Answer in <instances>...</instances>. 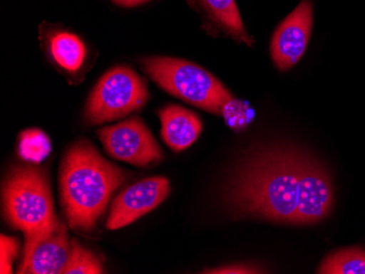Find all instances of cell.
<instances>
[{
  "mask_svg": "<svg viewBox=\"0 0 365 274\" xmlns=\"http://www.w3.org/2000/svg\"><path fill=\"white\" fill-rule=\"evenodd\" d=\"M4 202L8 221L26 235L24 263L38 239L57 220L52 190L45 172L34 167L12 169L4 187Z\"/></svg>",
  "mask_w": 365,
  "mask_h": 274,
  "instance_id": "3",
  "label": "cell"
},
{
  "mask_svg": "<svg viewBox=\"0 0 365 274\" xmlns=\"http://www.w3.org/2000/svg\"><path fill=\"white\" fill-rule=\"evenodd\" d=\"M115 5L120 6V7L133 8L138 7L150 1V0H112Z\"/></svg>",
  "mask_w": 365,
  "mask_h": 274,
  "instance_id": "19",
  "label": "cell"
},
{
  "mask_svg": "<svg viewBox=\"0 0 365 274\" xmlns=\"http://www.w3.org/2000/svg\"><path fill=\"white\" fill-rule=\"evenodd\" d=\"M49 52L55 63L69 73L79 70L87 55L85 44L79 36L67 31H58L51 36Z\"/></svg>",
  "mask_w": 365,
  "mask_h": 274,
  "instance_id": "12",
  "label": "cell"
},
{
  "mask_svg": "<svg viewBox=\"0 0 365 274\" xmlns=\"http://www.w3.org/2000/svg\"><path fill=\"white\" fill-rule=\"evenodd\" d=\"M317 273L365 274V251L354 247L330 253L322 263Z\"/></svg>",
  "mask_w": 365,
  "mask_h": 274,
  "instance_id": "13",
  "label": "cell"
},
{
  "mask_svg": "<svg viewBox=\"0 0 365 274\" xmlns=\"http://www.w3.org/2000/svg\"><path fill=\"white\" fill-rule=\"evenodd\" d=\"M18 243L11 237L1 236V273H11V263L16 255Z\"/></svg>",
  "mask_w": 365,
  "mask_h": 274,
  "instance_id": "17",
  "label": "cell"
},
{
  "mask_svg": "<svg viewBox=\"0 0 365 274\" xmlns=\"http://www.w3.org/2000/svg\"><path fill=\"white\" fill-rule=\"evenodd\" d=\"M143 78L126 66L108 70L96 83L86 105V120L100 125L124 117L138 110L148 101Z\"/></svg>",
  "mask_w": 365,
  "mask_h": 274,
  "instance_id": "5",
  "label": "cell"
},
{
  "mask_svg": "<svg viewBox=\"0 0 365 274\" xmlns=\"http://www.w3.org/2000/svg\"><path fill=\"white\" fill-rule=\"evenodd\" d=\"M170 194L165 177H150L129 186L113 202L108 216V230H118L153 211Z\"/></svg>",
  "mask_w": 365,
  "mask_h": 274,
  "instance_id": "8",
  "label": "cell"
},
{
  "mask_svg": "<svg viewBox=\"0 0 365 274\" xmlns=\"http://www.w3.org/2000/svg\"><path fill=\"white\" fill-rule=\"evenodd\" d=\"M161 135L170 148L182 151L192 146L202 134V120L190 110L178 105H169L159 110Z\"/></svg>",
  "mask_w": 365,
  "mask_h": 274,
  "instance_id": "11",
  "label": "cell"
},
{
  "mask_svg": "<svg viewBox=\"0 0 365 274\" xmlns=\"http://www.w3.org/2000/svg\"><path fill=\"white\" fill-rule=\"evenodd\" d=\"M103 273L101 261L96 253L80 245L79 241L73 239V249L68 263L63 270V274H98Z\"/></svg>",
  "mask_w": 365,
  "mask_h": 274,
  "instance_id": "14",
  "label": "cell"
},
{
  "mask_svg": "<svg viewBox=\"0 0 365 274\" xmlns=\"http://www.w3.org/2000/svg\"><path fill=\"white\" fill-rule=\"evenodd\" d=\"M73 249L67 228L57 218L51 230L36 243L30 257L20 267L19 273L61 274Z\"/></svg>",
  "mask_w": 365,
  "mask_h": 274,
  "instance_id": "9",
  "label": "cell"
},
{
  "mask_svg": "<svg viewBox=\"0 0 365 274\" xmlns=\"http://www.w3.org/2000/svg\"><path fill=\"white\" fill-rule=\"evenodd\" d=\"M259 270L248 265H235L229 267L218 268V269L206 270L204 273L231 274V273H258Z\"/></svg>",
  "mask_w": 365,
  "mask_h": 274,
  "instance_id": "18",
  "label": "cell"
},
{
  "mask_svg": "<svg viewBox=\"0 0 365 274\" xmlns=\"http://www.w3.org/2000/svg\"><path fill=\"white\" fill-rule=\"evenodd\" d=\"M124 181V172L104 159L91 143L73 144L63 157L61 171V204L71 228L93 230L113 192Z\"/></svg>",
  "mask_w": 365,
  "mask_h": 274,
  "instance_id": "2",
  "label": "cell"
},
{
  "mask_svg": "<svg viewBox=\"0 0 365 274\" xmlns=\"http://www.w3.org/2000/svg\"><path fill=\"white\" fill-rule=\"evenodd\" d=\"M204 21L207 32L215 36H225L247 46L254 40L243 23L235 0H188Z\"/></svg>",
  "mask_w": 365,
  "mask_h": 274,
  "instance_id": "10",
  "label": "cell"
},
{
  "mask_svg": "<svg viewBox=\"0 0 365 274\" xmlns=\"http://www.w3.org/2000/svg\"><path fill=\"white\" fill-rule=\"evenodd\" d=\"M221 115L225 116V120H227L232 128H239L247 124L251 117V110H248L247 106H244L242 102L231 99L225 104Z\"/></svg>",
  "mask_w": 365,
  "mask_h": 274,
  "instance_id": "16",
  "label": "cell"
},
{
  "mask_svg": "<svg viewBox=\"0 0 365 274\" xmlns=\"http://www.w3.org/2000/svg\"><path fill=\"white\" fill-rule=\"evenodd\" d=\"M106 152L123 162L150 167L161 161V148L150 130L138 117H133L98 132Z\"/></svg>",
  "mask_w": 365,
  "mask_h": 274,
  "instance_id": "6",
  "label": "cell"
},
{
  "mask_svg": "<svg viewBox=\"0 0 365 274\" xmlns=\"http://www.w3.org/2000/svg\"><path fill=\"white\" fill-rule=\"evenodd\" d=\"M140 65L162 89L215 115H221L225 104L233 99L220 80L190 61L172 57H145Z\"/></svg>",
  "mask_w": 365,
  "mask_h": 274,
  "instance_id": "4",
  "label": "cell"
},
{
  "mask_svg": "<svg viewBox=\"0 0 365 274\" xmlns=\"http://www.w3.org/2000/svg\"><path fill=\"white\" fill-rule=\"evenodd\" d=\"M225 202L240 216L315 224L333 210V183L327 169L304 151L286 144L260 146L240 161Z\"/></svg>",
  "mask_w": 365,
  "mask_h": 274,
  "instance_id": "1",
  "label": "cell"
},
{
  "mask_svg": "<svg viewBox=\"0 0 365 274\" xmlns=\"http://www.w3.org/2000/svg\"><path fill=\"white\" fill-rule=\"evenodd\" d=\"M313 18L311 0H302L274 31L270 55L279 70H290L302 58L311 38Z\"/></svg>",
  "mask_w": 365,
  "mask_h": 274,
  "instance_id": "7",
  "label": "cell"
},
{
  "mask_svg": "<svg viewBox=\"0 0 365 274\" xmlns=\"http://www.w3.org/2000/svg\"><path fill=\"white\" fill-rule=\"evenodd\" d=\"M21 152L24 157H44L48 152V142H47L46 137L41 132L36 130H31L26 132L22 136Z\"/></svg>",
  "mask_w": 365,
  "mask_h": 274,
  "instance_id": "15",
  "label": "cell"
}]
</instances>
